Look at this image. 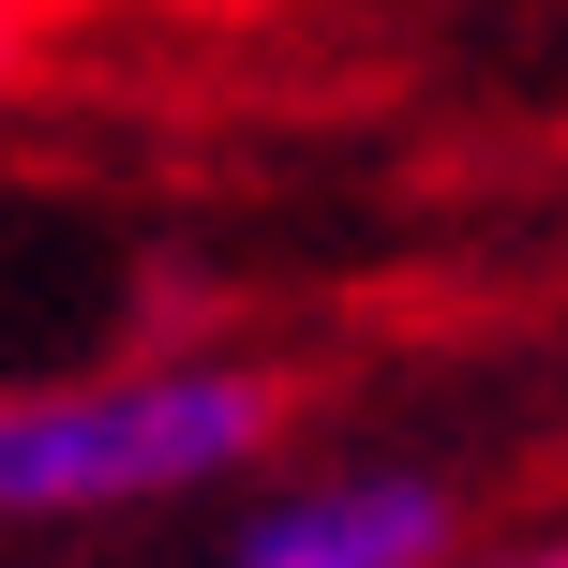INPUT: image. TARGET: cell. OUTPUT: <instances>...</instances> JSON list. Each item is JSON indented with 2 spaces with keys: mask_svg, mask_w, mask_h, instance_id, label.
<instances>
[{
  "mask_svg": "<svg viewBox=\"0 0 568 568\" xmlns=\"http://www.w3.org/2000/svg\"><path fill=\"white\" fill-rule=\"evenodd\" d=\"M449 568H568V524H554V539H494V554H449Z\"/></svg>",
  "mask_w": 568,
  "mask_h": 568,
  "instance_id": "cell-3",
  "label": "cell"
},
{
  "mask_svg": "<svg viewBox=\"0 0 568 568\" xmlns=\"http://www.w3.org/2000/svg\"><path fill=\"white\" fill-rule=\"evenodd\" d=\"M449 479L419 464H344V479H284L240 509L225 568H449Z\"/></svg>",
  "mask_w": 568,
  "mask_h": 568,
  "instance_id": "cell-2",
  "label": "cell"
},
{
  "mask_svg": "<svg viewBox=\"0 0 568 568\" xmlns=\"http://www.w3.org/2000/svg\"><path fill=\"white\" fill-rule=\"evenodd\" d=\"M16 45H30V16H16V0H0V75H16Z\"/></svg>",
  "mask_w": 568,
  "mask_h": 568,
  "instance_id": "cell-4",
  "label": "cell"
},
{
  "mask_svg": "<svg viewBox=\"0 0 568 568\" xmlns=\"http://www.w3.org/2000/svg\"><path fill=\"white\" fill-rule=\"evenodd\" d=\"M270 434H284V389L255 359H120V374L0 389V539L180 509V494L240 479Z\"/></svg>",
  "mask_w": 568,
  "mask_h": 568,
  "instance_id": "cell-1",
  "label": "cell"
}]
</instances>
